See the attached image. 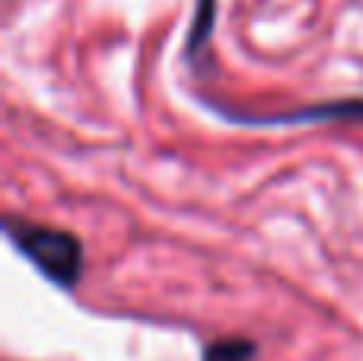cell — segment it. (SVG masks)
I'll use <instances>...</instances> for the list:
<instances>
[{
	"label": "cell",
	"mask_w": 363,
	"mask_h": 361,
	"mask_svg": "<svg viewBox=\"0 0 363 361\" xmlns=\"http://www.w3.org/2000/svg\"><path fill=\"white\" fill-rule=\"evenodd\" d=\"M4 230L10 243L51 281V285L70 288L80 285L83 279V243L74 234L57 227H45V224L26 221V217H6Z\"/></svg>",
	"instance_id": "1"
},
{
	"label": "cell",
	"mask_w": 363,
	"mask_h": 361,
	"mask_svg": "<svg viewBox=\"0 0 363 361\" xmlns=\"http://www.w3.org/2000/svg\"><path fill=\"white\" fill-rule=\"evenodd\" d=\"M226 119L242 125H296V122H319V119H360L363 122V99H341V102H319L290 112H236L226 109Z\"/></svg>",
	"instance_id": "2"
},
{
	"label": "cell",
	"mask_w": 363,
	"mask_h": 361,
	"mask_svg": "<svg viewBox=\"0 0 363 361\" xmlns=\"http://www.w3.org/2000/svg\"><path fill=\"white\" fill-rule=\"evenodd\" d=\"M255 352L252 339H217L204 349V361H252Z\"/></svg>",
	"instance_id": "3"
}]
</instances>
